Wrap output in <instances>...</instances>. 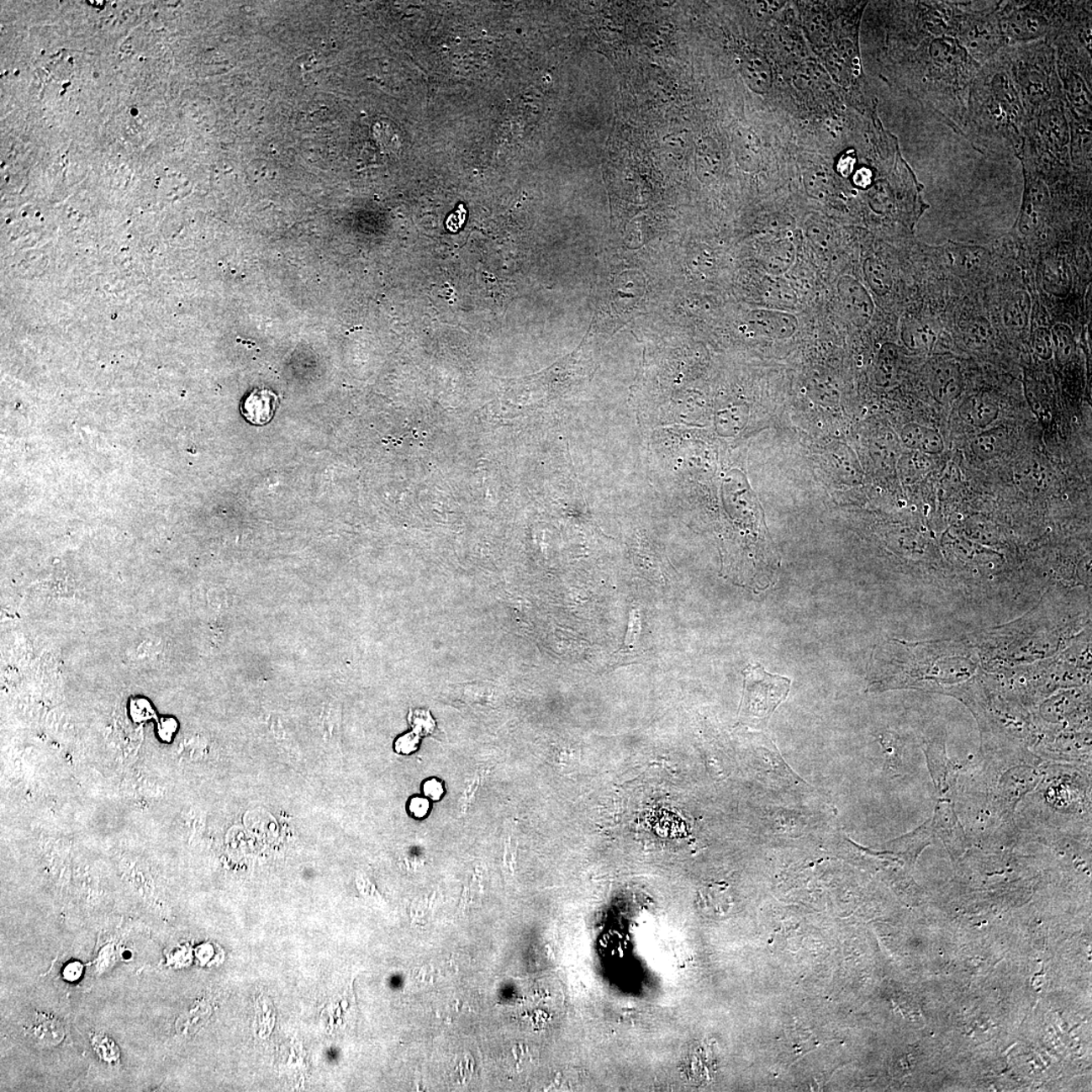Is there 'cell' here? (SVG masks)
I'll use <instances>...</instances> for the list:
<instances>
[{
    "label": "cell",
    "instance_id": "6da1fadb",
    "mask_svg": "<svg viewBox=\"0 0 1092 1092\" xmlns=\"http://www.w3.org/2000/svg\"><path fill=\"white\" fill-rule=\"evenodd\" d=\"M915 4L911 92L932 116L963 136L972 86L984 65L975 61L962 40V3Z\"/></svg>",
    "mask_w": 1092,
    "mask_h": 1092
},
{
    "label": "cell",
    "instance_id": "7a4b0ae2",
    "mask_svg": "<svg viewBox=\"0 0 1092 1092\" xmlns=\"http://www.w3.org/2000/svg\"><path fill=\"white\" fill-rule=\"evenodd\" d=\"M1026 124L1028 116L1004 48L976 74L963 137L982 153L1017 156Z\"/></svg>",
    "mask_w": 1092,
    "mask_h": 1092
},
{
    "label": "cell",
    "instance_id": "3957f363",
    "mask_svg": "<svg viewBox=\"0 0 1092 1092\" xmlns=\"http://www.w3.org/2000/svg\"><path fill=\"white\" fill-rule=\"evenodd\" d=\"M1012 76L1028 119L1055 99L1063 98L1056 53L1048 40L1005 47Z\"/></svg>",
    "mask_w": 1092,
    "mask_h": 1092
},
{
    "label": "cell",
    "instance_id": "277c9868",
    "mask_svg": "<svg viewBox=\"0 0 1092 1092\" xmlns=\"http://www.w3.org/2000/svg\"><path fill=\"white\" fill-rule=\"evenodd\" d=\"M1084 4L1079 2H1000L997 14L1007 47L1054 36L1079 13Z\"/></svg>",
    "mask_w": 1092,
    "mask_h": 1092
},
{
    "label": "cell",
    "instance_id": "5b68a950",
    "mask_svg": "<svg viewBox=\"0 0 1092 1092\" xmlns=\"http://www.w3.org/2000/svg\"><path fill=\"white\" fill-rule=\"evenodd\" d=\"M744 675L742 715L747 720L767 723L773 712L789 694L791 680L769 674L761 665L750 666Z\"/></svg>",
    "mask_w": 1092,
    "mask_h": 1092
},
{
    "label": "cell",
    "instance_id": "8992f818",
    "mask_svg": "<svg viewBox=\"0 0 1092 1092\" xmlns=\"http://www.w3.org/2000/svg\"><path fill=\"white\" fill-rule=\"evenodd\" d=\"M836 288L846 315L857 327L867 326L874 315L875 305L864 286L852 277L842 276Z\"/></svg>",
    "mask_w": 1092,
    "mask_h": 1092
},
{
    "label": "cell",
    "instance_id": "52a82bcc",
    "mask_svg": "<svg viewBox=\"0 0 1092 1092\" xmlns=\"http://www.w3.org/2000/svg\"><path fill=\"white\" fill-rule=\"evenodd\" d=\"M930 378L932 397L944 405L956 401L963 391L960 367L954 361L942 359L932 362Z\"/></svg>",
    "mask_w": 1092,
    "mask_h": 1092
},
{
    "label": "cell",
    "instance_id": "ba28073f",
    "mask_svg": "<svg viewBox=\"0 0 1092 1092\" xmlns=\"http://www.w3.org/2000/svg\"><path fill=\"white\" fill-rule=\"evenodd\" d=\"M749 323L752 330L772 339H787L798 330L797 318L792 314L760 309L751 312Z\"/></svg>",
    "mask_w": 1092,
    "mask_h": 1092
},
{
    "label": "cell",
    "instance_id": "9c48e42d",
    "mask_svg": "<svg viewBox=\"0 0 1092 1092\" xmlns=\"http://www.w3.org/2000/svg\"><path fill=\"white\" fill-rule=\"evenodd\" d=\"M1000 408L991 396L985 393L966 398L959 408V416L967 425L986 428L999 417Z\"/></svg>",
    "mask_w": 1092,
    "mask_h": 1092
},
{
    "label": "cell",
    "instance_id": "30bf717a",
    "mask_svg": "<svg viewBox=\"0 0 1092 1092\" xmlns=\"http://www.w3.org/2000/svg\"><path fill=\"white\" fill-rule=\"evenodd\" d=\"M796 249L790 241L769 244L762 251V264L772 277L787 272L795 262Z\"/></svg>",
    "mask_w": 1092,
    "mask_h": 1092
},
{
    "label": "cell",
    "instance_id": "8fae6325",
    "mask_svg": "<svg viewBox=\"0 0 1092 1092\" xmlns=\"http://www.w3.org/2000/svg\"><path fill=\"white\" fill-rule=\"evenodd\" d=\"M901 436L907 447L924 455H939L944 451V441L934 429L910 424L902 430Z\"/></svg>",
    "mask_w": 1092,
    "mask_h": 1092
},
{
    "label": "cell",
    "instance_id": "7c38bea8",
    "mask_svg": "<svg viewBox=\"0 0 1092 1092\" xmlns=\"http://www.w3.org/2000/svg\"><path fill=\"white\" fill-rule=\"evenodd\" d=\"M946 256L951 267L957 273L965 274V276L979 271L986 261L985 251L979 247L950 244V246L946 249Z\"/></svg>",
    "mask_w": 1092,
    "mask_h": 1092
},
{
    "label": "cell",
    "instance_id": "4fadbf2b",
    "mask_svg": "<svg viewBox=\"0 0 1092 1092\" xmlns=\"http://www.w3.org/2000/svg\"><path fill=\"white\" fill-rule=\"evenodd\" d=\"M1007 446V433L1004 428H992L974 438L972 451L980 460L989 461L1001 455Z\"/></svg>",
    "mask_w": 1092,
    "mask_h": 1092
},
{
    "label": "cell",
    "instance_id": "5bb4252c",
    "mask_svg": "<svg viewBox=\"0 0 1092 1092\" xmlns=\"http://www.w3.org/2000/svg\"><path fill=\"white\" fill-rule=\"evenodd\" d=\"M1031 312L1029 293L1025 291L1016 292L1006 303L1004 315L1005 326L1012 331H1024L1029 325Z\"/></svg>",
    "mask_w": 1092,
    "mask_h": 1092
},
{
    "label": "cell",
    "instance_id": "9a60e30c",
    "mask_svg": "<svg viewBox=\"0 0 1092 1092\" xmlns=\"http://www.w3.org/2000/svg\"><path fill=\"white\" fill-rule=\"evenodd\" d=\"M29 1031L40 1044L47 1047L58 1046L65 1038L63 1024L51 1016H34L29 1026Z\"/></svg>",
    "mask_w": 1092,
    "mask_h": 1092
},
{
    "label": "cell",
    "instance_id": "2e32d148",
    "mask_svg": "<svg viewBox=\"0 0 1092 1092\" xmlns=\"http://www.w3.org/2000/svg\"><path fill=\"white\" fill-rule=\"evenodd\" d=\"M277 403L276 393L263 388H256L244 402L242 411L246 418L251 419V421L256 418V423H263V419L266 420L273 416Z\"/></svg>",
    "mask_w": 1092,
    "mask_h": 1092
},
{
    "label": "cell",
    "instance_id": "e0dca14e",
    "mask_svg": "<svg viewBox=\"0 0 1092 1092\" xmlns=\"http://www.w3.org/2000/svg\"><path fill=\"white\" fill-rule=\"evenodd\" d=\"M934 827L946 846L966 845L964 832L950 806L942 804L941 809L936 810Z\"/></svg>",
    "mask_w": 1092,
    "mask_h": 1092
},
{
    "label": "cell",
    "instance_id": "ac0fdd59",
    "mask_svg": "<svg viewBox=\"0 0 1092 1092\" xmlns=\"http://www.w3.org/2000/svg\"><path fill=\"white\" fill-rule=\"evenodd\" d=\"M865 277L872 291L880 297L889 295L894 287V278L885 264L874 257H868L863 264Z\"/></svg>",
    "mask_w": 1092,
    "mask_h": 1092
},
{
    "label": "cell",
    "instance_id": "d6986e66",
    "mask_svg": "<svg viewBox=\"0 0 1092 1092\" xmlns=\"http://www.w3.org/2000/svg\"><path fill=\"white\" fill-rule=\"evenodd\" d=\"M742 74L746 82L756 92H766L771 87V67L765 59L757 56L747 58L742 65Z\"/></svg>",
    "mask_w": 1092,
    "mask_h": 1092
},
{
    "label": "cell",
    "instance_id": "ffe728a7",
    "mask_svg": "<svg viewBox=\"0 0 1092 1092\" xmlns=\"http://www.w3.org/2000/svg\"><path fill=\"white\" fill-rule=\"evenodd\" d=\"M902 338L906 346L914 351H930L934 347L936 333L926 324L919 321L907 322L902 329Z\"/></svg>",
    "mask_w": 1092,
    "mask_h": 1092
},
{
    "label": "cell",
    "instance_id": "44dd1931",
    "mask_svg": "<svg viewBox=\"0 0 1092 1092\" xmlns=\"http://www.w3.org/2000/svg\"><path fill=\"white\" fill-rule=\"evenodd\" d=\"M762 296L768 303L783 308L795 307L797 303L795 292L789 284L778 277L767 279L762 286Z\"/></svg>",
    "mask_w": 1092,
    "mask_h": 1092
},
{
    "label": "cell",
    "instance_id": "7402d4cb",
    "mask_svg": "<svg viewBox=\"0 0 1092 1092\" xmlns=\"http://www.w3.org/2000/svg\"><path fill=\"white\" fill-rule=\"evenodd\" d=\"M992 338H994V331L989 322L984 318H975L967 324L964 329L963 339L966 346L976 351L989 346Z\"/></svg>",
    "mask_w": 1092,
    "mask_h": 1092
},
{
    "label": "cell",
    "instance_id": "603a6c76",
    "mask_svg": "<svg viewBox=\"0 0 1092 1092\" xmlns=\"http://www.w3.org/2000/svg\"><path fill=\"white\" fill-rule=\"evenodd\" d=\"M1051 333L1052 338H1053L1057 361L1064 364L1069 361L1074 352V334L1072 332V329L1063 323L1056 324Z\"/></svg>",
    "mask_w": 1092,
    "mask_h": 1092
},
{
    "label": "cell",
    "instance_id": "cb8c5ba5",
    "mask_svg": "<svg viewBox=\"0 0 1092 1092\" xmlns=\"http://www.w3.org/2000/svg\"><path fill=\"white\" fill-rule=\"evenodd\" d=\"M1017 477L1026 488L1031 490H1042L1048 487L1050 482L1048 468L1035 461L1026 463Z\"/></svg>",
    "mask_w": 1092,
    "mask_h": 1092
},
{
    "label": "cell",
    "instance_id": "d4e9b609",
    "mask_svg": "<svg viewBox=\"0 0 1092 1092\" xmlns=\"http://www.w3.org/2000/svg\"><path fill=\"white\" fill-rule=\"evenodd\" d=\"M1034 351L1042 359L1049 361L1054 356V344L1052 333L1049 329L1041 327L1037 329L1033 335Z\"/></svg>",
    "mask_w": 1092,
    "mask_h": 1092
},
{
    "label": "cell",
    "instance_id": "484cf974",
    "mask_svg": "<svg viewBox=\"0 0 1092 1092\" xmlns=\"http://www.w3.org/2000/svg\"><path fill=\"white\" fill-rule=\"evenodd\" d=\"M430 804L426 799L420 797H414L409 804V811L415 819H423L428 815Z\"/></svg>",
    "mask_w": 1092,
    "mask_h": 1092
},
{
    "label": "cell",
    "instance_id": "4316f807",
    "mask_svg": "<svg viewBox=\"0 0 1092 1092\" xmlns=\"http://www.w3.org/2000/svg\"><path fill=\"white\" fill-rule=\"evenodd\" d=\"M424 794L432 800H440L445 793L442 783L436 779L427 780L423 786Z\"/></svg>",
    "mask_w": 1092,
    "mask_h": 1092
},
{
    "label": "cell",
    "instance_id": "83f0119b",
    "mask_svg": "<svg viewBox=\"0 0 1092 1092\" xmlns=\"http://www.w3.org/2000/svg\"><path fill=\"white\" fill-rule=\"evenodd\" d=\"M641 631V616L637 610H633L630 615V628L626 636V643H632L636 641V637Z\"/></svg>",
    "mask_w": 1092,
    "mask_h": 1092
},
{
    "label": "cell",
    "instance_id": "f1b7e54d",
    "mask_svg": "<svg viewBox=\"0 0 1092 1092\" xmlns=\"http://www.w3.org/2000/svg\"><path fill=\"white\" fill-rule=\"evenodd\" d=\"M416 747L417 741L411 736L401 737V740H398L396 744V750L400 754H409V752L415 751Z\"/></svg>",
    "mask_w": 1092,
    "mask_h": 1092
},
{
    "label": "cell",
    "instance_id": "f546056e",
    "mask_svg": "<svg viewBox=\"0 0 1092 1092\" xmlns=\"http://www.w3.org/2000/svg\"><path fill=\"white\" fill-rule=\"evenodd\" d=\"M82 966L79 963L69 964L64 970V977L69 981H76L82 976Z\"/></svg>",
    "mask_w": 1092,
    "mask_h": 1092
}]
</instances>
